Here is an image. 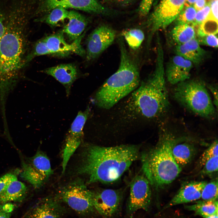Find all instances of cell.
<instances>
[{
    "label": "cell",
    "mask_w": 218,
    "mask_h": 218,
    "mask_svg": "<svg viewBox=\"0 0 218 218\" xmlns=\"http://www.w3.org/2000/svg\"><path fill=\"white\" fill-rule=\"evenodd\" d=\"M139 149L134 145L104 147L88 144L77 172L88 177V184L114 182L139 157Z\"/></svg>",
    "instance_id": "7a4b0ae2"
},
{
    "label": "cell",
    "mask_w": 218,
    "mask_h": 218,
    "mask_svg": "<svg viewBox=\"0 0 218 218\" xmlns=\"http://www.w3.org/2000/svg\"><path fill=\"white\" fill-rule=\"evenodd\" d=\"M177 139L171 148L173 157L176 163L181 167L188 163L195 153L194 148L191 144L187 142L178 143Z\"/></svg>",
    "instance_id": "603a6c76"
},
{
    "label": "cell",
    "mask_w": 218,
    "mask_h": 218,
    "mask_svg": "<svg viewBox=\"0 0 218 218\" xmlns=\"http://www.w3.org/2000/svg\"><path fill=\"white\" fill-rule=\"evenodd\" d=\"M68 23L64 27L61 31L71 43L77 39L82 35L88 23L86 18L74 10L69 11Z\"/></svg>",
    "instance_id": "44dd1931"
},
{
    "label": "cell",
    "mask_w": 218,
    "mask_h": 218,
    "mask_svg": "<svg viewBox=\"0 0 218 218\" xmlns=\"http://www.w3.org/2000/svg\"><path fill=\"white\" fill-rule=\"evenodd\" d=\"M200 45H203L213 48H217L218 39L216 35H209L195 37Z\"/></svg>",
    "instance_id": "d590c367"
},
{
    "label": "cell",
    "mask_w": 218,
    "mask_h": 218,
    "mask_svg": "<svg viewBox=\"0 0 218 218\" xmlns=\"http://www.w3.org/2000/svg\"><path fill=\"white\" fill-rule=\"evenodd\" d=\"M150 184L144 175L136 176L131 182L127 206L129 214L132 215L138 210H147L152 198Z\"/></svg>",
    "instance_id": "30bf717a"
},
{
    "label": "cell",
    "mask_w": 218,
    "mask_h": 218,
    "mask_svg": "<svg viewBox=\"0 0 218 218\" xmlns=\"http://www.w3.org/2000/svg\"><path fill=\"white\" fill-rule=\"evenodd\" d=\"M201 198L203 200H215L218 199V180L207 183L203 189Z\"/></svg>",
    "instance_id": "f546056e"
},
{
    "label": "cell",
    "mask_w": 218,
    "mask_h": 218,
    "mask_svg": "<svg viewBox=\"0 0 218 218\" xmlns=\"http://www.w3.org/2000/svg\"><path fill=\"white\" fill-rule=\"evenodd\" d=\"M90 109L88 107L84 111H79L73 122L67 135L65 145L62 154V173L63 174L72 155L82 142L84 133L83 129L89 116Z\"/></svg>",
    "instance_id": "7c38bea8"
},
{
    "label": "cell",
    "mask_w": 218,
    "mask_h": 218,
    "mask_svg": "<svg viewBox=\"0 0 218 218\" xmlns=\"http://www.w3.org/2000/svg\"><path fill=\"white\" fill-rule=\"evenodd\" d=\"M30 19L20 12L9 13L0 38V99L4 101L27 63V28Z\"/></svg>",
    "instance_id": "6da1fadb"
},
{
    "label": "cell",
    "mask_w": 218,
    "mask_h": 218,
    "mask_svg": "<svg viewBox=\"0 0 218 218\" xmlns=\"http://www.w3.org/2000/svg\"><path fill=\"white\" fill-rule=\"evenodd\" d=\"M163 50H156L155 66L153 72L133 91L126 105L131 114L147 118L159 117L170 106L166 89Z\"/></svg>",
    "instance_id": "3957f363"
},
{
    "label": "cell",
    "mask_w": 218,
    "mask_h": 218,
    "mask_svg": "<svg viewBox=\"0 0 218 218\" xmlns=\"http://www.w3.org/2000/svg\"><path fill=\"white\" fill-rule=\"evenodd\" d=\"M210 12V5L208 2L203 8L197 11L195 19L192 25L194 27L199 26L207 18Z\"/></svg>",
    "instance_id": "e575fe53"
},
{
    "label": "cell",
    "mask_w": 218,
    "mask_h": 218,
    "mask_svg": "<svg viewBox=\"0 0 218 218\" xmlns=\"http://www.w3.org/2000/svg\"><path fill=\"white\" fill-rule=\"evenodd\" d=\"M31 18L43 17L59 7L71 8L94 15H109L111 12L98 0H28Z\"/></svg>",
    "instance_id": "52a82bcc"
},
{
    "label": "cell",
    "mask_w": 218,
    "mask_h": 218,
    "mask_svg": "<svg viewBox=\"0 0 218 218\" xmlns=\"http://www.w3.org/2000/svg\"><path fill=\"white\" fill-rule=\"evenodd\" d=\"M61 202L56 196L44 197L30 209L24 218H62L64 210Z\"/></svg>",
    "instance_id": "9a60e30c"
},
{
    "label": "cell",
    "mask_w": 218,
    "mask_h": 218,
    "mask_svg": "<svg viewBox=\"0 0 218 218\" xmlns=\"http://www.w3.org/2000/svg\"><path fill=\"white\" fill-rule=\"evenodd\" d=\"M198 26L197 36H202L218 33V20L208 16Z\"/></svg>",
    "instance_id": "83f0119b"
},
{
    "label": "cell",
    "mask_w": 218,
    "mask_h": 218,
    "mask_svg": "<svg viewBox=\"0 0 218 218\" xmlns=\"http://www.w3.org/2000/svg\"><path fill=\"white\" fill-rule=\"evenodd\" d=\"M107 1L111 2H119L124 1V0H106Z\"/></svg>",
    "instance_id": "f6af8a7d"
},
{
    "label": "cell",
    "mask_w": 218,
    "mask_h": 218,
    "mask_svg": "<svg viewBox=\"0 0 218 218\" xmlns=\"http://www.w3.org/2000/svg\"><path fill=\"white\" fill-rule=\"evenodd\" d=\"M177 84L173 96L179 104L202 117L210 118L215 116V108L203 81L188 80Z\"/></svg>",
    "instance_id": "8992f818"
},
{
    "label": "cell",
    "mask_w": 218,
    "mask_h": 218,
    "mask_svg": "<svg viewBox=\"0 0 218 218\" xmlns=\"http://www.w3.org/2000/svg\"><path fill=\"white\" fill-rule=\"evenodd\" d=\"M154 0H141L138 10V14L140 16L144 17L148 14Z\"/></svg>",
    "instance_id": "f35d334b"
},
{
    "label": "cell",
    "mask_w": 218,
    "mask_h": 218,
    "mask_svg": "<svg viewBox=\"0 0 218 218\" xmlns=\"http://www.w3.org/2000/svg\"><path fill=\"white\" fill-rule=\"evenodd\" d=\"M16 176L12 173H7L0 178V193L12 182L17 180Z\"/></svg>",
    "instance_id": "74e56055"
},
{
    "label": "cell",
    "mask_w": 218,
    "mask_h": 218,
    "mask_svg": "<svg viewBox=\"0 0 218 218\" xmlns=\"http://www.w3.org/2000/svg\"><path fill=\"white\" fill-rule=\"evenodd\" d=\"M47 54L53 55L48 48L44 38L41 39L36 42L31 52L28 54L27 63L35 57Z\"/></svg>",
    "instance_id": "4dcf8cb0"
},
{
    "label": "cell",
    "mask_w": 218,
    "mask_h": 218,
    "mask_svg": "<svg viewBox=\"0 0 218 218\" xmlns=\"http://www.w3.org/2000/svg\"><path fill=\"white\" fill-rule=\"evenodd\" d=\"M84 34V33L83 34L71 44L65 41L64 35L61 31L44 38L48 48L54 55L64 56L74 53L83 56L86 54L81 45Z\"/></svg>",
    "instance_id": "5bb4252c"
},
{
    "label": "cell",
    "mask_w": 218,
    "mask_h": 218,
    "mask_svg": "<svg viewBox=\"0 0 218 218\" xmlns=\"http://www.w3.org/2000/svg\"><path fill=\"white\" fill-rule=\"evenodd\" d=\"M117 41L120 53L118 68L105 81L95 96V104L103 109L112 107L140 84L138 63L128 52L122 36L118 38Z\"/></svg>",
    "instance_id": "277c9868"
},
{
    "label": "cell",
    "mask_w": 218,
    "mask_h": 218,
    "mask_svg": "<svg viewBox=\"0 0 218 218\" xmlns=\"http://www.w3.org/2000/svg\"><path fill=\"white\" fill-rule=\"evenodd\" d=\"M197 11L193 5L184 6L175 19L176 25H192L195 17Z\"/></svg>",
    "instance_id": "f1b7e54d"
},
{
    "label": "cell",
    "mask_w": 218,
    "mask_h": 218,
    "mask_svg": "<svg viewBox=\"0 0 218 218\" xmlns=\"http://www.w3.org/2000/svg\"><path fill=\"white\" fill-rule=\"evenodd\" d=\"M27 192V187L24 183L18 180L13 181L0 193V203L21 201Z\"/></svg>",
    "instance_id": "7402d4cb"
},
{
    "label": "cell",
    "mask_w": 218,
    "mask_h": 218,
    "mask_svg": "<svg viewBox=\"0 0 218 218\" xmlns=\"http://www.w3.org/2000/svg\"><path fill=\"white\" fill-rule=\"evenodd\" d=\"M208 88L212 93L213 97V104L216 107L217 109L218 106V90L217 87L215 86L210 85Z\"/></svg>",
    "instance_id": "60d3db41"
},
{
    "label": "cell",
    "mask_w": 218,
    "mask_h": 218,
    "mask_svg": "<svg viewBox=\"0 0 218 218\" xmlns=\"http://www.w3.org/2000/svg\"><path fill=\"white\" fill-rule=\"evenodd\" d=\"M185 208L193 211L196 215L205 218L218 213V200H203L193 205H186Z\"/></svg>",
    "instance_id": "d4e9b609"
},
{
    "label": "cell",
    "mask_w": 218,
    "mask_h": 218,
    "mask_svg": "<svg viewBox=\"0 0 218 218\" xmlns=\"http://www.w3.org/2000/svg\"><path fill=\"white\" fill-rule=\"evenodd\" d=\"M207 183L206 181H193L184 184L164 208L167 209L199 199L201 198L202 190Z\"/></svg>",
    "instance_id": "e0dca14e"
},
{
    "label": "cell",
    "mask_w": 218,
    "mask_h": 218,
    "mask_svg": "<svg viewBox=\"0 0 218 218\" xmlns=\"http://www.w3.org/2000/svg\"><path fill=\"white\" fill-rule=\"evenodd\" d=\"M196 1V0H186L184 6H188L193 5Z\"/></svg>",
    "instance_id": "7bdbcfd3"
},
{
    "label": "cell",
    "mask_w": 218,
    "mask_h": 218,
    "mask_svg": "<svg viewBox=\"0 0 218 218\" xmlns=\"http://www.w3.org/2000/svg\"><path fill=\"white\" fill-rule=\"evenodd\" d=\"M204 218H218V213L206 216Z\"/></svg>",
    "instance_id": "ee69618b"
},
{
    "label": "cell",
    "mask_w": 218,
    "mask_h": 218,
    "mask_svg": "<svg viewBox=\"0 0 218 218\" xmlns=\"http://www.w3.org/2000/svg\"><path fill=\"white\" fill-rule=\"evenodd\" d=\"M192 67L191 61L176 54L168 62L165 70V75L170 83L177 84L189 79Z\"/></svg>",
    "instance_id": "2e32d148"
},
{
    "label": "cell",
    "mask_w": 218,
    "mask_h": 218,
    "mask_svg": "<svg viewBox=\"0 0 218 218\" xmlns=\"http://www.w3.org/2000/svg\"><path fill=\"white\" fill-rule=\"evenodd\" d=\"M218 141L215 140L203 153L199 162V167L202 168L206 162L211 158L218 156Z\"/></svg>",
    "instance_id": "1f68e13d"
},
{
    "label": "cell",
    "mask_w": 218,
    "mask_h": 218,
    "mask_svg": "<svg viewBox=\"0 0 218 218\" xmlns=\"http://www.w3.org/2000/svg\"><path fill=\"white\" fill-rule=\"evenodd\" d=\"M218 0H210L209 2L210 7V12L209 15L218 20Z\"/></svg>",
    "instance_id": "ab89813d"
},
{
    "label": "cell",
    "mask_w": 218,
    "mask_h": 218,
    "mask_svg": "<svg viewBox=\"0 0 218 218\" xmlns=\"http://www.w3.org/2000/svg\"><path fill=\"white\" fill-rule=\"evenodd\" d=\"M44 72L51 76L64 87L67 96L70 94L71 86L78 77L75 66L72 64H61L47 68Z\"/></svg>",
    "instance_id": "ac0fdd59"
},
{
    "label": "cell",
    "mask_w": 218,
    "mask_h": 218,
    "mask_svg": "<svg viewBox=\"0 0 218 218\" xmlns=\"http://www.w3.org/2000/svg\"><path fill=\"white\" fill-rule=\"evenodd\" d=\"M15 207L11 202L0 203V218H11Z\"/></svg>",
    "instance_id": "8d00e7d4"
},
{
    "label": "cell",
    "mask_w": 218,
    "mask_h": 218,
    "mask_svg": "<svg viewBox=\"0 0 218 218\" xmlns=\"http://www.w3.org/2000/svg\"><path fill=\"white\" fill-rule=\"evenodd\" d=\"M28 163L41 187L53 173L49 159L44 153L38 150L29 158Z\"/></svg>",
    "instance_id": "d6986e66"
},
{
    "label": "cell",
    "mask_w": 218,
    "mask_h": 218,
    "mask_svg": "<svg viewBox=\"0 0 218 218\" xmlns=\"http://www.w3.org/2000/svg\"><path fill=\"white\" fill-rule=\"evenodd\" d=\"M10 0H0V38L5 30L6 18L8 11Z\"/></svg>",
    "instance_id": "d6a6232c"
},
{
    "label": "cell",
    "mask_w": 218,
    "mask_h": 218,
    "mask_svg": "<svg viewBox=\"0 0 218 218\" xmlns=\"http://www.w3.org/2000/svg\"><path fill=\"white\" fill-rule=\"evenodd\" d=\"M69 11L61 7L56 8L48 14L40 18L35 20L36 22L45 23L52 26H58L60 22L67 19Z\"/></svg>",
    "instance_id": "4316f807"
},
{
    "label": "cell",
    "mask_w": 218,
    "mask_h": 218,
    "mask_svg": "<svg viewBox=\"0 0 218 218\" xmlns=\"http://www.w3.org/2000/svg\"><path fill=\"white\" fill-rule=\"evenodd\" d=\"M177 139L170 131L163 129L155 147L141 155L144 175L150 185L156 188L171 183L181 171L172 153V147Z\"/></svg>",
    "instance_id": "5b68a950"
},
{
    "label": "cell",
    "mask_w": 218,
    "mask_h": 218,
    "mask_svg": "<svg viewBox=\"0 0 218 218\" xmlns=\"http://www.w3.org/2000/svg\"><path fill=\"white\" fill-rule=\"evenodd\" d=\"M122 198V194L119 190L106 189L94 192V210L102 216L110 217L116 212Z\"/></svg>",
    "instance_id": "4fadbf2b"
},
{
    "label": "cell",
    "mask_w": 218,
    "mask_h": 218,
    "mask_svg": "<svg viewBox=\"0 0 218 218\" xmlns=\"http://www.w3.org/2000/svg\"><path fill=\"white\" fill-rule=\"evenodd\" d=\"M116 34V31L107 25L101 24L97 27L87 39V60L93 61L98 57L112 44Z\"/></svg>",
    "instance_id": "8fae6325"
},
{
    "label": "cell",
    "mask_w": 218,
    "mask_h": 218,
    "mask_svg": "<svg viewBox=\"0 0 218 218\" xmlns=\"http://www.w3.org/2000/svg\"><path fill=\"white\" fill-rule=\"evenodd\" d=\"M194 27L190 24L176 25L171 31L172 40L176 45L183 44L196 37Z\"/></svg>",
    "instance_id": "cb8c5ba5"
},
{
    "label": "cell",
    "mask_w": 218,
    "mask_h": 218,
    "mask_svg": "<svg viewBox=\"0 0 218 218\" xmlns=\"http://www.w3.org/2000/svg\"><path fill=\"white\" fill-rule=\"evenodd\" d=\"M218 167V157L216 156L211 158L206 162L200 171V174L205 175L217 172Z\"/></svg>",
    "instance_id": "836d02e7"
},
{
    "label": "cell",
    "mask_w": 218,
    "mask_h": 218,
    "mask_svg": "<svg viewBox=\"0 0 218 218\" xmlns=\"http://www.w3.org/2000/svg\"><path fill=\"white\" fill-rule=\"evenodd\" d=\"M94 192L88 188L82 180H77L62 188L56 195L77 213L86 215L94 210Z\"/></svg>",
    "instance_id": "ba28073f"
},
{
    "label": "cell",
    "mask_w": 218,
    "mask_h": 218,
    "mask_svg": "<svg viewBox=\"0 0 218 218\" xmlns=\"http://www.w3.org/2000/svg\"><path fill=\"white\" fill-rule=\"evenodd\" d=\"M206 4V0H196L193 6L197 11L203 8Z\"/></svg>",
    "instance_id": "b9f144b4"
},
{
    "label": "cell",
    "mask_w": 218,
    "mask_h": 218,
    "mask_svg": "<svg viewBox=\"0 0 218 218\" xmlns=\"http://www.w3.org/2000/svg\"><path fill=\"white\" fill-rule=\"evenodd\" d=\"M195 38L182 45H176L175 51L179 55L190 61L192 63L199 65L206 58V51L200 46Z\"/></svg>",
    "instance_id": "ffe728a7"
},
{
    "label": "cell",
    "mask_w": 218,
    "mask_h": 218,
    "mask_svg": "<svg viewBox=\"0 0 218 218\" xmlns=\"http://www.w3.org/2000/svg\"><path fill=\"white\" fill-rule=\"evenodd\" d=\"M186 0H160L146 21L148 30L147 42H151L155 34L167 28L175 21L184 6Z\"/></svg>",
    "instance_id": "9c48e42d"
},
{
    "label": "cell",
    "mask_w": 218,
    "mask_h": 218,
    "mask_svg": "<svg viewBox=\"0 0 218 218\" xmlns=\"http://www.w3.org/2000/svg\"><path fill=\"white\" fill-rule=\"evenodd\" d=\"M121 36L129 47L134 51L137 50L140 47L145 37L143 31L138 28L124 30L121 32Z\"/></svg>",
    "instance_id": "484cf974"
}]
</instances>
